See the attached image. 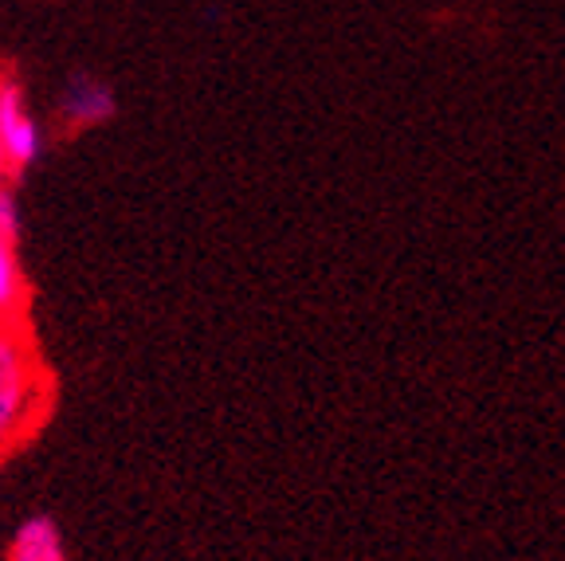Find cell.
<instances>
[{
    "label": "cell",
    "mask_w": 565,
    "mask_h": 561,
    "mask_svg": "<svg viewBox=\"0 0 565 561\" xmlns=\"http://www.w3.org/2000/svg\"><path fill=\"white\" fill-rule=\"evenodd\" d=\"M55 404V381L35 346L28 318L0 322V456L24 447L44 428Z\"/></svg>",
    "instance_id": "6da1fadb"
},
{
    "label": "cell",
    "mask_w": 565,
    "mask_h": 561,
    "mask_svg": "<svg viewBox=\"0 0 565 561\" xmlns=\"http://www.w3.org/2000/svg\"><path fill=\"white\" fill-rule=\"evenodd\" d=\"M17 229H20L17 197H12V193H9V184H4V189H0V232L17 240Z\"/></svg>",
    "instance_id": "8992f818"
},
{
    "label": "cell",
    "mask_w": 565,
    "mask_h": 561,
    "mask_svg": "<svg viewBox=\"0 0 565 561\" xmlns=\"http://www.w3.org/2000/svg\"><path fill=\"white\" fill-rule=\"evenodd\" d=\"M115 91L110 83L98 80V75H87V71H75L67 83H63L60 95V123L67 130H95V126L110 123L115 118Z\"/></svg>",
    "instance_id": "3957f363"
},
{
    "label": "cell",
    "mask_w": 565,
    "mask_h": 561,
    "mask_svg": "<svg viewBox=\"0 0 565 561\" xmlns=\"http://www.w3.org/2000/svg\"><path fill=\"white\" fill-rule=\"evenodd\" d=\"M44 126L32 115L24 91L12 80H0V149H4L9 173H20L44 158Z\"/></svg>",
    "instance_id": "7a4b0ae2"
},
{
    "label": "cell",
    "mask_w": 565,
    "mask_h": 561,
    "mask_svg": "<svg viewBox=\"0 0 565 561\" xmlns=\"http://www.w3.org/2000/svg\"><path fill=\"white\" fill-rule=\"evenodd\" d=\"M28 298H32V290H28L24 267H20L17 240L0 232V322L28 318Z\"/></svg>",
    "instance_id": "5b68a950"
},
{
    "label": "cell",
    "mask_w": 565,
    "mask_h": 561,
    "mask_svg": "<svg viewBox=\"0 0 565 561\" xmlns=\"http://www.w3.org/2000/svg\"><path fill=\"white\" fill-rule=\"evenodd\" d=\"M4 561H71L67 538L47 515H32L17 527Z\"/></svg>",
    "instance_id": "277c9868"
},
{
    "label": "cell",
    "mask_w": 565,
    "mask_h": 561,
    "mask_svg": "<svg viewBox=\"0 0 565 561\" xmlns=\"http://www.w3.org/2000/svg\"><path fill=\"white\" fill-rule=\"evenodd\" d=\"M0 459H4V456H0Z\"/></svg>",
    "instance_id": "52a82bcc"
}]
</instances>
